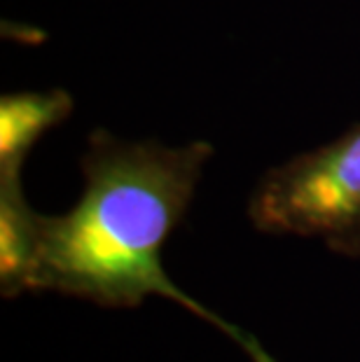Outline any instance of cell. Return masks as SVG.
I'll use <instances>...</instances> for the list:
<instances>
[{"mask_svg": "<svg viewBox=\"0 0 360 362\" xmlns=\"http://www.w3.org/2000/svg\"><path fill=\"white\" fill-rule=\"evenodd\" d=\"M213 145L129 143L98 129L82 157L84 189L71 211L45 215L30 292H59L105 309L164 297L216 325L252 362H277L252 334L182 292L162 248L185 218Z\"/></svg>", "mask_w": 360, "mask_h": 362, "instance_id": "obj_1", "label": "cell"}, {"mask_svg": "<svg viewBox=\"0 0 360 362\" xmlns=\"http://www.w3.org/2000/svg\"><path fill=\"white\" fill-rule=\"evenodd\" d=\"M248 215L267 234L320 238L344 257H360V124L335 141L269 168Z\"/></svg>", "mask_w": 360, "mask_h": 362, "instance_id": "obj_2", "label": "cell"}, {"mask_svg": "<svg viewBox=\"0 0 360 362\" xmlns=\"http://www.w3.org/2000/svg\"><path fill=\"white\" fill-rule=\"evenodd\" d=\"M71 112L73 96L64 89L14 91L0 98V178H19L30 150Z\"/></svg>", "mask_w": 360, "mask_h": 362, "instance_id": "obj_3", "label": "cell"}, {"mask_svg": "<svg viewBox=\"0 0 360 362\" xmlns=\"http://www.w3.org/2000/svg\"><path fill=\"white\" fill-rule=\"evenodd\" d=\"M45 215L26 202L19 178H0V292L5 299L30 292L40 257Z\"/></svg>", "mask_w": 360, "mask_h": 362, "instance_id": "obj_4", "label": "cell"}]
</instances>
